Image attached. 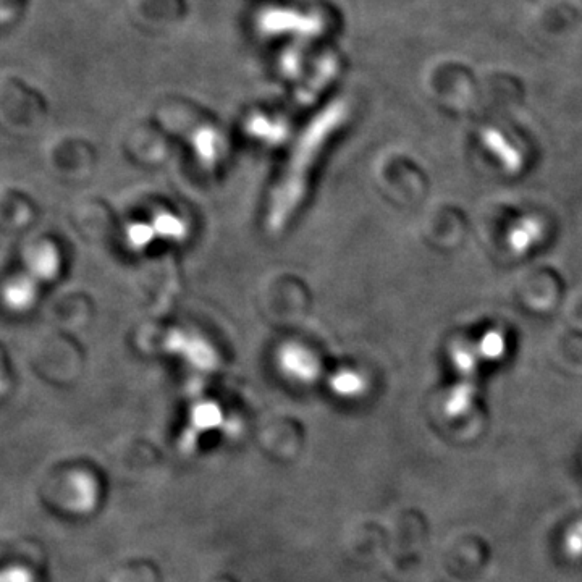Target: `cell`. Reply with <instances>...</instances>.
Returning <instances> with one entry per match:
<instances>
[{
    "mask_svg": "<svg viewBox=\"0 0 582 582\" xmlns=\"http://www.w3.org/2000/svg\"><path fill=\"white\" fill-rule=\"evenodd\" d=\"M364 379L355 372H342L332 379V390L340 397H358L364 392Z\"/></svg>",
    "mask_w": 582,
    "mask_h": 582,
    "instance_id": "obj_8",
    "label": "cell"
},
{
    "mask_svg": "<svg viewBox=\"0 0 582 582\" xmlns=\"http://www.w3.org/2000/svg\"><path fill=\"white\" fill-rule=\"evenodd\" d=\"M156 228L161 235L169 238H182L185 235V225L172 216H162L156 220Z\"/></svg>",
    "mask_w": 582,
    "mask_h": 582,
    "instance_id": "obj_12",
    "label": "cell"
},
{
    "mask_svg": "<svg viewBox=\"0 0 582 582\" xmlns=\"http://www.w3.org/2000/svg\"><path fill=\"white\" fill-rule=\"evenodd\" d=\"M474 385L469 382H463L453 387L452 392L448 395L447 403H445V411H447L450 418H458L468 413L469 408L473 405L474 400Z\"/></svg>",
    "mask_w": 582,
    "mask_h": 582,
    "instance_id": "obj_6",
    "label": "cell"
},
{
    "mask_svg": "<svg viewBox=\"0 0 582 582\" xmlns=\"http://www.w3.org/2000/svg\"><path fill=\"white\" fill-rule=\"evenodd\" d=\"M476 351L471 350V348H456L453 351V363H455L456 369L463 372V374H471L474 371V367L477 364Z\"/></svg>",
    "mask_w": 582,
    "mask_h": 582,
    "instance_id": "obj_11",
    "label": "cell"
},
{
    "mask_svg": "<svg viewBox=\"0 0 582 582\" xmlns=\"http://www.w3.org/2000/svg\"><path fill=\"white\" fill-rule=\"evenodd\" d=\"M563 549L571 558L582 557V519L568 528L563 537Z\"/></svg>",
    "mask_w": 582,
    "mask_h": 582,
    "instance_id": "obj_10",
    "label": "cell"
},
{
    "mask_svg": "<svg viewBox=\"0 0 582 582\" xmlns=\"http://www.w3.org/2000/svg\"><path fill=\"white\" fill-rule=\"evenodd\" d=\"M128 237H130L131 245H135L136 248H143V246L148 245L151 238L154 237L151 228L148 225H135L128 232Z\"/></svg>",
    "mask_w": 582,
    "mask_h": 582,
    "instance_id": "obj_14",
    "label": "cell"
},
{
    "mask_svg": "<svg viewBox=\"0 0 582 582\" xmlns=\"http://www.w3.org/2000/svg\"><path fill=\"white\" fill-rule=\"evenodd\" d=\"M505 348H507V343H505L502 332L490 330L481 338L477 353L487 359H497L505 353Z\"/></svg>",
    "mask_w": 582,
    "mask_h": 582,
    "instance_id": "obj_9",
    "label": "cell"
},
{
    "mask_svg": "<svg viewBox=\"0 0 582 582\" xmlns=\"http://www.w3.org/2000/svg\"><path fill=\"white\" fill-rule=\"evenodd\" d=\"M485 144L489 146L490 151L497 154L498 159L507 167L508 172L515 173L521 170V156L515 149L508 146L507 141H502L497 135H489L485 138Z\"/></svg>",
    "mask_w": 582,
    "mask_h": 582,
    "instance_id": "obj_7",
    "label": "cell"
},
{
    "mask_svg": "<svg viewBox=\"0 0 582 582\" xmlns=\"http://www.w3.org/2000/svg\"><path fill=\"white\" fill-rule=\"evenodd\" d=\"M222 424H224L222 411H220L219 406H217L216 403H212V401L199 403V405L194 406L193 411H191L190 427L194 432H198V434L219 429Z\"/></svg>",
    "mask_w": 582,
    "mask_h": 582,
    "instance_id": "obj_5",
    "label": "cell"
},
{
    "mask_svg": "<svg viewBox=\"0 0 582 582\" xmlns=\"http://www.w3.org/2000/svg\"><path fill=\"white\" fill-rule=\"evenodd\" d=\"M338 119L340 115L335 112L325 114L304 133L300 143L296 144L287 169L270 196L266 216L269 232H282L303 203L306 188H308L309 173L313 170L319 152L324 148L325 141L337 125Z\"/></svg>",
    "mask_w": 582,
    "mask_h": 582,
    "instance_id": "obj_1",
    "label": "cell"
},
{
    "mask_svg": "<svg viewBox=\"0 0 582 582\" xmlns=\"http://www.w3.org/2000/svg\"><path fill=\"white\" fill-rule=\"evenodd\" d=\"M99 498V489L93 476L86 473H75L67 484V503L70 510L80 515L93 511Z\"/></svg>",
    "mask_w": 582,
    "mask_h": 582,
    "instance_id": "obj_3",
    "label": "cell"
},
{
    "mask_svg": "<svg viewBox=\"0 0 582 582\" xmlns=\"http://www.w3.org/2000/svg\"><path fill=\"white\" fill-rule=\"evenodd\" d=\"M0 582H36L33 573L25 566L12 565L0 570Z\"/></svg>",
    "mask_w": 582,
    "mask_h": 582,
    "instance_id": "obj_13",
    "label": "cell"
},
{
    "mask_svg": "<svg viewBox=\"0 0 582 582\" xmlns=\"http://www.w3.org/2000/svg\"><path fill=\"white\" fill-rule=\"evenodd\" d=\"M280 366L288 376L300 382H313L319 374V363L313 353L301 346L288 345L282 348L279 355Z\"/></svg>",
    "mask_w": 582,
    "mask_h": 582,
    "instance_id": "obj_2",
    "label": "cell"
},
{
    "mask_svg": "<svg viewBox=\"0 0 582 582\" xmlns=\"http://www.w3.org/2000/svg\"><path fill=\"white\" fill-rule=\"evenodd\" d=\"M542 235V225L536 219L526 217L519 220L515 227L511 228L508 233V245L515 253L523 254L532 248V245L539 240Z\"/></svg>",
    "mask_w": 582,
    "mask_h": 582,
    "instance_id": "obj_4",
    "label": "cell"
}]
</instances>
